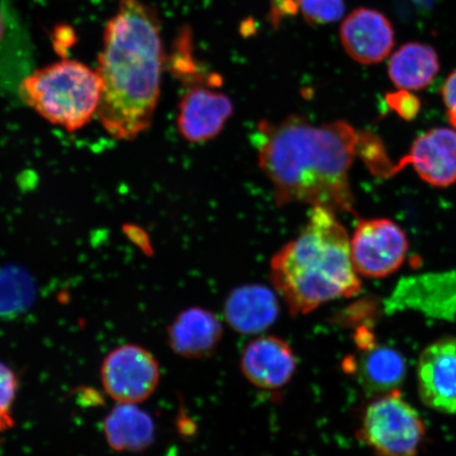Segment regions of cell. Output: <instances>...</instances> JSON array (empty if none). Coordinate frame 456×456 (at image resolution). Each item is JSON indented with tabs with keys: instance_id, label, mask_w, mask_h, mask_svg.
Masks as SVG:
<instances>
[{
	"instance_id": "6da1fadb",
	"label": "cell",
	"mask_w": 456,
	"mask_h": 456,
	"mask_svg": "<svg viewBox=\"0 0 456 456\" xmlns=\"http://www.w3.org/2000/svg\"><path fill=\"white\" fill-rule=\"evenodd\" d=\"M361 140L345 121L315 125L299 116L262 121L255 134L259 167L279 207L304 203L335 214H354L349 174Z\"/></svg>"
},
{
	"instance_id": "7a4b0ae2",
	"label": "cell",
	"mask_w": 456,
	"mask_h": 456,
	"mask_svg": "<svg viewBox=\"0 0 456 456\" xmlns=\"http://www.w3.org/2000/svg\"><path fill=\"white\" fill-rule=\"evenodd\" d=\"M102 42L96 117L112 138L131 141L151 127L161 94L165 60L156 11L142 0H119Z\"/></svg>"
},
{
	"instance_id": "3957f363",
	"label": "cell",
	"mask_w": 456,
	"mask_h": 456,
	"mask_svg": "<svg viewBox=\"0 0 456 456\" xmlns=\"http://www.w3.org/2000/svg\"><path fill=\"white\" fill-rule=\"evenodd\" d=\"M271 278L295 316L362 290L351 239L336 214L323 208H313L300 235L273 256Z\"/></svg>"
},
{
	"instance_id": "277c9868",
	"label": "cell",
	"mask_w": 456,
	"mask_h": 456,
	"mask_svg": "<svg viewBox=\"0 0 456 456\" xmlns=\"http://www.w3.org/2000/svg\"><path fill=\"white\" fill-rule=\"evenodd\" d=\"M102 84L98 71L62 60L28 74L20 85L21 99L51 124L77 131L98 114Z\"/></svg>"
},
{
	"instance_id": "5b68a950",
	"label": "cell",
	"mask_w": 456,
	"mask_h": 456,
	"mask_svg": "<svg viewBox=\"0 0 456 456\" xmlns=\"http://www.w3.org/2000/svg\"><path fill=\"white\" fill-rule=\"evenodd\" d=\"M425 432L418 411L395 390L364 409L357 437L379 456H415Z\"/></svg>"
},
{
	"instance_id": "8992f818",
	"label": "cell",
	"mask_w": 456,
	"mask_h": 456,
	"mask_svg": "<svg viewBox=\"0 0 456 456\" xmlns=\"http://www.w3.org/2000/svg\"><path fill=\"white\" fill-rule=\"evenodd\" d=\"M408 248L406 233L387 219L359 221L351 239L353 265L364 277L392 275L403 264Z\"/></svg>"
},
{
	"instance_id": "52a82bcc",
	"label": "cell",
	"mask_w": 456,
	"mask_h": 456,
	"mask_svg": "<svg viewBox=\"0 0 456 456\" xmlns=\"http://www.w3.org/2000/svg\"><path fill=\"white\" fill-rule=\"evenodd\" d=\"M102 383L107 395L118 403H140L150 398L159 383V366L144 347H117L102 362Z\"/></svg>"
},
{
	"instance_id": "ba28073f",
	"label": "cell",
	"mask_w": 456,
	"mask_h": 456,
	"mask_svg": "<svg viewBox=\"0 0 456 456\" xmlns=\"http://www.w3.org/2000/svg\"><path fill=\"white\" fill-rule=\"evenodd\" d=\"M419 391L426 406L444 413H456V338H444L421 353Z\"/></svg>"
},
{
	"instance_id": "9c48e42d",
	"label": "cell",
	"mask_w": 456,
	"mask_h": 456,
	"mask_svg": "<svg viewBox=\"0 0 456 456\" xmlns=\"http://www.w3.org/2000/svg\"><path fill=\"white\" fill-rule=\"evenodd\" d=\"M411 165L428 184L447 187L456 182V131L435 128L419 136L407 156L392 168L391 175Z\"/></svg>"
},
{
	"instance_id": "30bf717a",
	"label": "cell",
	"mask_w": 456,
	"mask_h": 456,
	"mask_svg": "<svg viewBox=\"0 0 456 456\" xmlns=\"http://www.w3.org/2000/svg\"><path fill=\"white\" fill-rule=\"evenodd\" d=\"M240 368L250 384L259 389L275 390L292 379L297 359L287 341L276 336H262L245 346Z\"/></svg>"
},
{
	"instance_id": "8fae6325",
	"label": "cell",
	"mask_w": 456,
	"mask_h": 456,
	"mask_svg": "<svg viewBox=\"0 0 456 456\" xmlns=\"http://www.w3.org/2000/svg\"><path fill=\"white\" fill-rule=\"evenodd\" d=\"M346 53L361 64H378L390 54L395 45V30L384 14L361 8L346 17L340 27Z\"/></svg>"
},
{
	"instance_id": "7c38bea8",
	"label": "cell",
	"mask_w": 456,
	"mask_h": 456,
	"mask_svg": "<svg viewBox=\"0 0 456 456\" xmlns=\"http://www.w3.org/2000/svg\"><path fill=\"white\" fill-rule=\"evenodd\" d=\"M232 111V102L226 94L196 86L181 99L176 125L188 142L208 141L221 133Z\"/></svg>"
},
{
	"instance_id": "4fadbf2b",
	"label": "cell",
	"mask_w": 456,
	"mask_h": 456,
	"mask_svg": "<svg viewBox=\"0 0 456 456\" xmlns=\"http://www.w3.org/2000/svg\"><path fill=\"white\" fill-rule=\"evenodd\" d=\"M224 336V327L214 313L191 307L179 314L168 328L169 346L175 354L201 359L212 356Z\"/></svg>"
},
{
	"instance_id": "5bb4252c",
	"label": "cell",
	"mask_w": 456,
	"mask_h": 456,
	"mask_svg": "<svg viewBox=\"0 0 456 456\" xmlns=\"http://www.w3.org/2000/svg\"><path fill=\"white\" fill-rule=\"evenodd\" d=\"M391 307L393 310L411 309L442 321H455L456 273L409 281L396 290Z\"/></svg>"
},
{
	"instance_id": "9a60e30c",
	"label": "cell",
	"mask_w": 456,
	"mask_h": 456,
	"mask_svg": "<svg viewBox=\"0 0 456 456\" xmlns=\"http://www.w3.org/2000/svg\"><path fill=\"white\" fill-rule=\"evenodd\" d=\"M231 328L243 334H258L269 329L279 316V302L270 289L258 284L232 290L224 305Z\"/></svg>"
},
{
	"instance_id": "2e32d148",
	"label": "cell",
	"mask_w": 456,
	"mask_h": 456,
	"mask_svg": "<svg viewBox=\"0 0 456 456\" xmlns=\"http://www.w3.org/2000/svg\"><path fill=\"white\" fill-rule=\"evenodd\" d=\"M105 437L116 452H140L155 440V424L150 414L134 403H118L104 420Z\"/></svg>"
},
{
	"instance_id": "e0dca14e",
	"label": "cell",
	"mask_w": 456,
	"mask_h": 456,
	"mask_svg": "<svg viewBox=\"0 0 456 456\" xmlns=\"http://www.w3.org/2000/svg\"><path fill=\"white\" fill-rule=\"evenodd\" d=\"M362 351L356 370L363 389L380 395L397 390L407 374V362L402 353L376 344Z\"/></svg>"
},
{
	"instance_id": "ac0fdd59",
	"label": "cell",
	"mask_w": 456,
	"mask_h": 456,
	"mask_svg": "<svg viewBox=\"0 0 456 456\" xmlns=\"http://www.w3.org/2000/svg\"><path fill=\"white\" fill-rule=\"evenodd\" d=\"M440 70V61L430 45H403L389 62V77L401 90H420L429 86Z\"/></svg>"
},
{
	"instance_id": "d6986e66",
	"label": "cell",
	"mask_w": 456,
	"mask_h": 456,
	"mask_svg": "<svg viewBox=\"0 0 456 456\" xmlns=\"http://www.w3.org/2000/svg\"><path fill=\"white\" fill-rule=\"evenodd\" d=\"M36 296V282L30 273L16 265L0 267V318L26 312Z\"/></svg>"
},
{
	"instance_id": "ffe728a7",
	"label": "cell",
	"mask_w": 456,
	"mask_h": 456,
	"mask_svg": "<svg viewBox=\"0 0 456 456\" xmlns=\"http://www.w3.org/2000/svg\"><path fill=\"white\" fill-rule=\"evenodd\" d=\"M279 13L299 12L312 25H327L338 21L345 13V0H281Z\"/></svg>"
},
{
	"instance_id": "44dd1931",
	"label": "cell",
	"mask_w": 456,
	"mask_h": 456,
	"mask_svg": "<svg viewBox=\"0 0 456 456\" xmlns=\"http://www.w3.org/2000/svg\"><path fill=\"white\" fill-rule=\"evenodd\" d=\"M19 380L13 370L0 362V431L14 426L12 407L16 397Z\"/></svg>"
},
{
	"instance_id": "7402d4cb",
	"label": "cell",
	"mask_w": 456,
	"mask_h": 456,
	"mask_svg": "<svg viewBox=\"0 0 456 456\" xmlns=\"http://www.w3.org/2000/svg\"><path fill=\"white\" fill-rule=\"evenodd\" d=\"M387 101L392 110L404 119L414 118L419 111V99L407 90L387 95Z\"/></svg>"
},
{
	"instance_id": "603a6c76",
	"label": "cell",
	"mask_w": 456,
	"mask_h": 456,
	"mask_svg": "<svg viewBox=\"0 0 456 456\" xmlns=\"http://www.w3.org/2000/svg\"><path fill=\"white\" fill-rule=\"evenodd\" d=\"M14 10L4 9L0 5V45L8 41L10 37L20 34L24 30L20 25V20L13 16Z\"/></svg>"
},
{
	"instance_id": "cb8c5ba5",
	"label": "cell",
	"mask_w": 456,
	"mask_h": 456,
	"mask_svg": "<svg viewBox=\"0 0 456 456\" xmlns=\"http://www.w3.org/2000/svg\"><path fill=\"white\" fill-rule=\"evenodd\" d=\"M442 94L449 123L456 129V70L450 74L444 82Z\"/></svg>"
},
{
	"instance_id": "d4e9b609",
	"label": "cell",
	"mask_w": 456,
	"mask_h": 456,
	"mask_svg": "<svg viewBox=\"0 0 456 456\" xmlns=\"http://www.w3.org/2000/svg\"><path fill=\"white\" fill-rule=\"evenodd\" d=\"M55 45L56 49L61 51L69 49L74 42V34L69 32V28H59V30L55 33Z\"/></svg>"
}]
</instances>
